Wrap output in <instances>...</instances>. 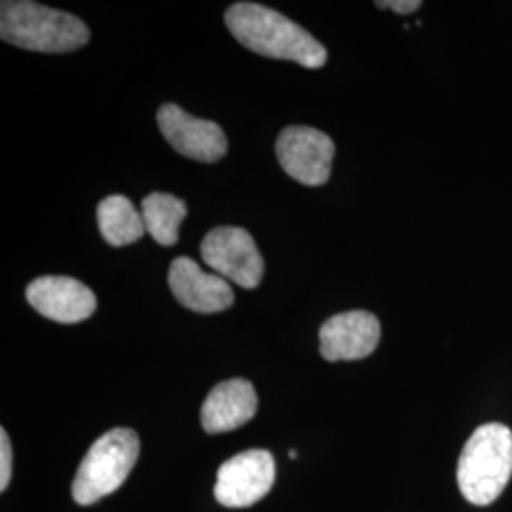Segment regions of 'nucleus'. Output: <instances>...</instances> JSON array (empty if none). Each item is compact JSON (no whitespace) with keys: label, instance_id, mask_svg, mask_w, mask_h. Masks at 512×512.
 I'll return each instance as SVG.
<instances>
[{"label":"nucleus","instance_id":"f257e3e1","mask_svg":"<svg viewBox=\"0 0 512 512\" xmlns=\"http://www.w3.org/2000/svg\"><path fill=\"white\" fill-rule=\"evenodd\" d=\"M226 27L247 50L272 59L321 69L329 54L321 42L283 14L255 2H238L226 10Z\"/></svg>","mask_w":512,"mask_h":512},{"label":"nucleus","instance_id":"f03ea898","mask_svg":"<svg viewBox=\"0 0 512 512\" xmlns=\"http://www.w3.org/2000/svg\"><path fill=\"white\" fill-rule=\"evenodd\" d=\"M0 37L8 44L42 54H67L90 42V29L80 18L29 0H4Z\"/></svg>","mask_w":512,"mask_h":512},{"label":"nucleus","instance_id":"7ed1b4c3","mask_svg":"<svg viewBox=\"0 0 512 512\" xmlns=\"http://www.w3.org/2000/svg\"><path fill=\"white\" fill-rule=\"evenodd\" d=\"M512 476V431L503 423L480 425L459 456L458 486L463 497L486 507L507 488Z\"/></svg>","mask_w":512,"mask_h":512},{"label":"nucleus","instance_id":"20e7f679","mask_svg":"<svg viewBox=\"0 0 512 512\" xmlns=\"http://www.w3.org/2000/svg\"><path fill=\"white\" fill-rule=\"evenodd\" d=\"M141 442L133 429L118 427L95 440L82 459L73 482V499L78 505H93L116 492L133 471Z\"/></svg>","mask_w":512,"mask_h":512},{"label":"nucleus","instance_id":"39448f33","mask_svg":"<svg viewBox=\"0 0 512 512\" xmlns=\"http://www.w3.org/2000/svg\"><path fill=\"white\" fill-rule=\"evenodd\" d=\"M203 262L217 275L243 289H256L264 275V260L253 236L238 226H220L202 241Z\"/></svg>","mask_w":512,"mask_h":512},{"label":"nucleus","instance_id":"423d86ee","mask_svg":"<svg viewBox=\"0 0 512 512\" xmlns=\"http://www.w3.org/2000/svg\"><path fill=\"white\" fill-rule=\"evenodd\" d=\"M274 482V456L266 450H245L220 465L215 497L228 509H245L264 499Z\"/></svg>","mask_w":512,"mask_h":512},{"label":"nucleus","instance_id":"0eeeda50","mask_svg":"<svg viewBox=\"0 0 512 512\" xmlns=\"http://www.w3.org/2000/svg\"><path fill=\"white\" fill-rule=\"evenodd\" d=\"M277 160L285 173L306 186H321L330 179L334 143L327 133L308 126H289L277 137Z\"/></svg>","mask_w":512,"mask_h":512},{"label":"nucleus","instance_id":"6e6552de","mask_svg":"<svg viewBox=\"0 0 512 512\" xmlns=\"http://www.w3.org/2000/svg\"><path fill=\"white\" fill-rule=\"evenodd\" d=\"M158 126L171 148L190 160L215 164L228 152V139L219 124L196 118L179 105L167 103L158 110Z\"/></svg>","mask_w":512,"mask_h":512},{"label":"nucleus","instance_id":"1a4fd4ad","mask_svg":"<svg viewBox=\"0 0 512 512\" xmlns=\"http://www.w3.org/2000/svg\"><path fill=\"white\" fill-rule=\"evenodd\" d=\"M382 338V327L370 311L332 315L319 330V351L325 361H359L372 355Z\"/></svg>","mask_w":512,"mask_h":512},{"label":"nucleus","instance_id":"9d476101","mask_svg":"<svg viewBox=\"0 0 512 512\" xmlns=\"http://www.w3.org/2000/svg\"><path fill=\"white\" fill-rule=\"evenodd\" d=\"M27 302L55 323L73 325L92 317L97 298L90 287L73 277L46 275L27 287Z\"/></svg>","mask_w":512,"mask_h":512},{"label":"nucleus","instance_id":"9b49d317","mask_svg":"<svg viewBox=\"0 0 512 512\" xmlns=\"http://www.w3.org/2000/svg\"><path fill=\"white\" fill-rule=\"evenodd\" d=\"M171 293L184 308L196 313L228 310L236 296L224 277L207 274L188 256H179L169 268Z\"/></svg>","mask_w":512,"mask_h":512},{"label":"nucleus","instance_id":"f8f14e48","mask_svg":"<svg viewBox=\"0 0 512 512\" xmlns=\"http://www.w3.org/2000/svg\"><path fill=\"white\" fill-rule=\"evenodd\" d=\"M258 397L255 387L243 378L215 385L202 406V427L209 435L239 429L255 418Z\"/></svg>","mask_w":512,"mask_h":512},{"label":"nucleus","instance_id":"ddd939ff","mask_svg":"<svg viewBox=\"0 0 512 512\" xmlns=\"http://www.w3.org/2000/svg\"><path fill=\"white\" fill-rule=\"evenodd\" d=\"M97 222L105 241L112 247H124L145 236V220L126 196H109L97 207Z\"/></svg>","mask_w":512,"mask_h":512},{"label":"nucleus","instance_id":"4468645a","mask_svg":"<svg viewBox=\"0 0 512 512\" xmlns=\"http://www.w3.org/2000/svg\"><path fill=\"white\" fill-rule=\"evenodd\" d=\"M141 215L148 236L164 247H171L179 241V226L188 215V207L173 194L154 192L141 203Z\"/></svg>","mask_w":512,"mask_h":512},{"label":"nucleus","instance_id":"2eb2a0df","mask_svg":"<svg viewBox=\"0 0 512 512\" xmlns=\"http://www.w3.org/2000/svg\"><path fill=\"white\" fill-rule=\"evenodd\" d=\"M12 478V446L8 433L0 429V490L4 492Z\"/></svg>","mask_w":512,"mask_h":512},{"label":"nucleus","instance_id":"dca6fc26","mask_svg":"<svg viewBox=\"0 0 512 512\" xmlns=\"http://www.w3.org/2000/svg\"><path fill=\"white\" fill-rule=\"evenodd\" d=\"M380 8H391L397 14H412L421 8L420 0H389V2H376Z\"/></svg>","mask_w":512,"mask_h":512}]
</instances>
